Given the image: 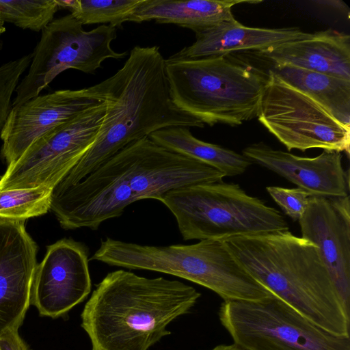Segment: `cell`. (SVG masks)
I'll return each mask as SVG.
<instances>
[{
    "mask_svg": "<svg viewBox=\"0 0 350 350\" xmlns=\"http://www.w3.org/2000/svg\"><path fill=\"white\" fill-rule=\"evenodd\" d=\"M224 177L218 170L146 137L124 147L75 185L52 191L50 209L64 229L97 230L136 201H160L171 190L220 182Z\"/></svg>",
    "mask_w": 350,
    "mask_h": 350,
    "instance_id": "1",
    "label": "cell"
},
{
    "mask_svg": "<svg viewBox=\"0 0 350 350\" xmlns=\"http://www.w3.org/2000/svg\"><path fill=\"white\" fill-rule=\"evenodd\" d=\"M106 111L94 142L53 191L75 185L129 144L161 129L204 128L174 103L159 47L136 46L123 66L99 83Z\"/></svg>",
    "mask_w": 350,
    "mask_h": 350,
    "instance_id": "2",
    "label": "cell"
},
{
    "mask_svg": "<svg viewBox=\"0 0 350 350\" xmlns=\"http://www.w3.org/2000/svg\"><path fill=\"white\" fill-rule=\"evenodd\" d=\"M221 241L273 295L323 329L349 336L350 311L315 244L289 230L235 235Z\"/></svg>",
    "mask_w": 350,
    "mask_h": 350,
    "instance_id": "3",
    "label": "cell"
},
{
    "mask_svg": "<svg viewBox=\"0 0 350 350\" xmlns=\"http://www.w3.org/2000/svg\"><path fill=\"white\" fill-rule=\"evenodd\" d=\"M200 297L193 286L123 269L96 285L81 314L92 350H148L170 335L167 326Z\"/></svg>",
    "mask_w": 350,
    "mask_h": 350,
    "instance_id": "4",
    "label": "cell"
},
{
    "mask_svg": "<svg viewBox=\"0 0 350 350\" xmlns=\"http://www.w3.org/2000/svg\"><path fill=\"white\" fill-rule=\"evenodd\" d=\"M171 97L185 112L211 126H232L257 117L267 77L228 55L165 59Z\"/></svg>",
    "mask_w": 350,
    "mask_h": 350,
    "instance_id": "5",
    "label": "cell"
},
{
    "mask_svg": "<svg viewBox=\"0 0 350 350\" xmlns=\"http://www.w3.org/2000/svg\"><path fill=\"white\" fill-rule=\"evenodd\" d=\"M109 266L141 269L180 278L206 287L224 301H244L257 283L220 240L191 245H141L107 238L90 258Z\"/></svg>",
    "mask_w": 350,
    "mask_h": 350,
    "instance_id": "6",
    "label": "cell"
},
{
    "mask_svg": "<svg viewBox=\"0 0 350 350\" xmlns=\"http://www.w3.org/2000/svg\"><path fill=\"white\" fill-rule=\"evenodd\" d=\"M174 216L185 241L223 240L235 235L288 230L277 209L223 181L177 188L160 200Z\"/></svg>",
    "mask_w": 350,
    "mask_h": 350,
    "instance_id": "7",
    "label": "cell"
},
{
    "mask_svg": "<svg viewBox=\"0 0 350 350\" xmlns=\"http://www.w3.org/2000/svg\"><path fill=\"white\" fill-rule=\"evenodd\" d=\"M221 323L247 350H350V337L333 334L276 296L224 301Z\"/></svg>",
    "mask_w": 350,
    "mask_h": 350,
    "instance_id": "8",
    "label": "cell"
},
{
    "mask_svg": "<svg viewBox=\"0 0 350 350\" xmlns=\"http://www.w3.org/2000/svg\"><path fill=\"white\" fill-rule=\"evenodd\" d=\"M69 14L53 19L42 31L32 52L27 74L18 83L12 107L40 95L60 73L75 69L94 74L107 59H124L111 46L117 29L101 25L90 31Z\"/></svg>",
    "mask_w": 350,
    "mask_h": 350,
    "instance_id": "9",
    "label": "cell"
},
{
    "mask_svg": "<svg viewBox=\"0 0 350 350\" xmlns=\"http://www.w3.org/2000/svg\"><path fill=\"white\" fill-rule=\"evenodd\" d=\"M257 117L288 150L322 148L349 154L350 129L271 70Z\"/></svg>",
    "mask_w": 350,
    "mask_h": 350,
    "instance_id": "10",
    "label": "cell"
},
{
    "mask_svg": "<svg viewBox=\"0 0 350 350\" xmlns=\"http://www.w3.org/2000/svg\"><path fill=\"white\" fill-rule=\"evenodd\" d=\"M105 111L104 100L36 141L8 165L0 178V191L40 186L53 189L93 144Z\"/></svg>",
    "mask_w": 350,
    "mask_h": 350,
    "instance_id": "11",
    "label": "cell"
},
{
    "mask_svg": "<svg viewBox=\"0 0 350 350\" xmlns=\"http://www.w3.org/2000/svg\"><path fill=\"white\" fill-rule=\"evenodd\" d=\"M104 100L98 83L39 95L12 107L0 131L1 156L8 165L15 162L46 133Z\"/></svg>",
    "mask_w": 350,
    "mask_h": 350,
    "instance_id": "12",
    "label": "cell"
},
{
    "mask_svg": "<svg viewBox=\"0 0 350 350\" xmlns=\"http://www.w3.org/2000/svg\"><path fill=\"white\" fill-rule=\"evenodd\" d=\"M85 245L63 239L48 246L34 270L31 305L41 316H65L89 295L92 282Z\"/></svg>",
    "mask_w": 350,
    "mask_h": 350,
    "instance_id": "13",
    "label": "cell"
},
{
    "mask_svg": "<svg viewBox=\"0 0 350 350\" xmlns=\"http://www.w3.org/2000/svg\"><path fill=\"white\" fill-rule=\"evenodd\" d=\"M299 223L302 238L315 244L350 311V202L345 197L310 196Z\"/></svg>",
    "mask_w": 350,
    "mask_h": 350,
    "instance_id": "14",
    "label": "cell"
},
{
    "mask_svg": "<svg viewBox=\"0 0 350 350\" xmlns=\"http://www.w3.org/2000/svg\"><path fill=\"white\" fill-rule=\"evenodd\" d=\"M25 221L0 217V336L18 329L31 305L38 246Z\"/></svg>",
    "mask_w": 350,
    "mask_h": 350,
    "instance_id": "15",
    "label": "cell"
},
{
    "mask_svg": "<svg viewBox=\"0 0 350 350\" xmlns=\"http://www.w3.org/2000/svg\"><path fill=\"white\" fill-rule=\"evenodd\" d=\"M243 154L252 163L282 176L311 196H349V172L342 167L340 152L323 150L315 157H302L259 142L245 148Z\"/></svg>",
    "mask_w": 350,
    "mask_h": 350,
    "instance_id": "16",
    "label": "cell"
},
{
    "mask_svg": "<svg viewBox=\"0 0 350 350\" xmlns=\"http://www.w3.org/2000/svg\"><path fill=\"white\" fill-rule=\"evenodd\" d=\"M194 32L196 41L168 59L178 60L228 55L240 51L262 53L282 44L306 38L310 33L298 27H247L236 19Z\"/></svg>",
    "mask_w": 350,
    "mask_h": 350,
    "instance_id": "17",
    "label": "cell"
},
{
    "mask_svg": "<svg viewBox=\"0 0 350 350\" xmlns=\"http://www.w3.org/2000/svg\"><path fill=\"white\" fill-rule=\"evenodd\" d=\"M274 65H289L350 81V36L329 29L261 53Z\"/></svg>",
    "mask_w": 350,
    "mask_h": 350,
    "instance_id": "18",
    "label": "cell"
},
{
    "mask_svg": "<svg viewBox=\"0 0 350 350\" xmlns=\"http://www.w3.org/2000/svg\"><path fill=\"white\" fill-rule=\"evenodd\" d=\"M260 1L244 0H143L131 22L154 21L159 24H174L193 31L213 27L235 19L233 6Z\"/></svg>",
    "mask_w": 350,
    "mask_h": 350,
    "instance_id": "19",
    "label": "cell"
},
{
    "mask_svg": "<svg viewBox=\"0 0 350 350\" xmlns=\"http://www.w3.org/2000/svg\"><path fill=\"white\" fill-rule=\"evenodd\" d=\"M271 70L301 92L344 126L350 129V81L289 65H274Z\"/></svg>",
    "mask_w": 350,
    "mask_h": 350,
    "instance_id": "20",
    "label": "cell"
},
{
    "mask_svg": "<svg viewBox=\"0 0 350 350\" xmlns=\"http://www.w3.org/2000/svg\"><path fill=\"white\" fill-rule=\"evenodd\" d=\"M148 137L171 151L218 170L225 176L243 174L252 163L243 154L198 139L187 127L175 126L161 129L151 133Z\"/></svg>",
    "mask_w": 350,
    "mask_h": 350,
    "instance_id": "21",
    "label": "cell"
},
{
    "mask_svg": "<svg viewBox=\"0 0 350 350\" xmlns=\"http://www.w3.org/2000/svg\"><path fill=\"white\" fill-rule=\"evenodd\" d=\"M60 9H67L82 25L109 24L122 29L143 0H57Z\"/></svg>",
    "mask_w": 350,
    "mask_h": 350,
    "instance_id": "22",
    "label": "cell"
},
{
    "mask_svg": "<svg viewBox=\"0 0 350 350\" xmlns=\"http://www.w3.org/2000/svg\"><path fill=\"white\" fill-rule=\"evenodd\" d=\"M57 0H0V18L23 29L42 31L59 10Z\"/></svg>",
    "mask_w": 350,
    "mask_h": 350,
    "instance_id": "23",
    "label": "cell"
},
{
    "mask_svg": "<svg viewBox=\"0 0 350 350\" xmlns=\"http://www.w3.org/2000/svg\"><path fill=\"white\" fill-rule=\"evenodd\" d=\"M52 190L40 186L0 191V217L26 220L46 213L50 209Z\"/></svg>",
    "mask_w": 350,
    "mask_h": 350,
    "instance_id": "24",
    "label": "cell"
},
{
    "mask_svg": "<svg viewBox=\"0 0 350 350\" xmlns=\"http://www.w3.org/2000/svg\"><path fill=\"white\" fill-rule=\"evenodd\" d=\"M32 59V53L0 66V131L12 108V97Z\"/></svg>",
    "mask_w": 350,
    "mask_h": 350,
    "instance_id": "25",
    "label": "cell"
},
{
    "mask_svg": "<svg viewBox=\"0 0 350 350\" xmlns=\"http://www.w3.org/2000/svg\"><path fill=\"white\" fill-rule=\"evenodd\" d=\"M267 191L284 213L293 221H299L304 213L311 196L299 187L288 189L268 187Z\"/></svg>",
    "mask_w": 350,
    "mask_h": 350,
    "instance_id": "26",
    "label": "cell"
},
{
    "mask_svg": "<svg viewBox=\"0 0 350 350\" xmlns=\"http://www.w3.org/2000/svg\"><path fill=\"white\" fill-rule=\"evenodd\" d=\"M0 350H29L18 334V329H10L0 336Z\"/></svg>",
    "mask_w": 350,
    "mask_h": 350,
    "instance_id": "27",
    "label": "cell"
},
{
    "mask_svg": "<svg viewBox=\"0 0 350 350\" xmlns=\"http://www.w3.org/2000/svg\"><path fill=\"white\" fill-rule=\"evenodd\" d=\"M316 3L320 4L321 5H327L331 7L332 8H335L339 10H345L347 6L345 3L342 1L337 0H329V1H314Z\"/></svg>",
    "mask_w": 350,
    "mask_h": 350,
    "instance_id": "28",
    "label": "cell"
},
{
    "mask_svg": "<svg viewBox=\"0 0 350 350\" xmlns=\"http://www.w3.org/2000/svg\"><path fill=\"white\" fill-rule=\"evenodd\" d=\"M211 350H247V349L242 347L241 346H240L236 343H234L233 345H218Z\"/></svg>",
    "mask_w": 350,
    "mask_h": 350,
    "instance_id": "29",
    "label": "cell"
},
{
    "mask_svg": "<svg viewBox=\"0 0 350 350\" xmlns=\"http://www.w3.org/2000/svg\"><path fill=\"white\" fill-rule=\"evenodd\" d=\"M6 31V28L5 27V23L0 18V36L3 34Z\"/></svg>",
    "mask_w": 350,
    "mask_h": 350,
    "instance_id": "30",
    "label": "cell"
},
{
    "mask_svg": "<svg viewBox=\"0 0 350 350\" xmlns=\"http://www.w3.org/2000/svg\"><path fill=\"white\" fill-rule=\"evenodd\" d=\"M3 48V42L1 41H0V51Z\"/></svg>",
    "mask_w": 350,
    "mask_h": 350,
    "instance_id": "31",
    "label": "cell"
}]
</instances>
